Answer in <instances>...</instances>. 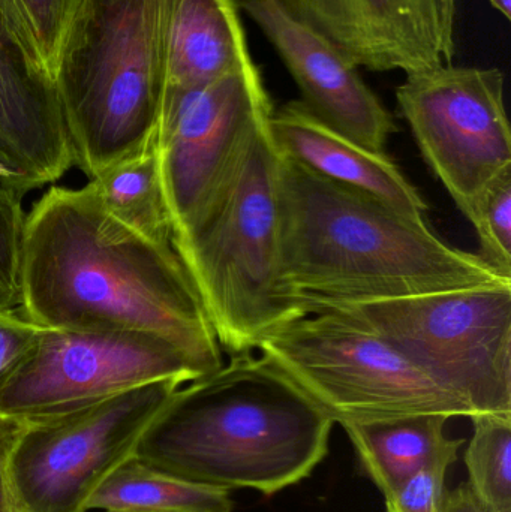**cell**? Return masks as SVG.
<instances>
[{
    "instance_id": "obj_15",
    "label": "cell",
    "mask_w": 511,
    "mask_h": 512,
    "mask_svg": "<svg viewBox=\"0 0 511 512\" xmlns=\"http://www.w3.org/2000/svg\"><path fill=\"white\" fill-rule=\"evenodd\" d=\"M270 135L279 156L366 194L395 209L425 218L428 204L401 168L386 155L374 153L324 125L300 101L273 110Z\"/></svg>"
},
{
    "instance_id": "obj_30",
    "label": "cell",
    "mask_w": 511,
    "mask_h": 512,
    "mask_svg": "<svg viewBox=\"0 0 511 512\" xmlns=\"http://www.w3.org/2000/svg\"><path fill=\"white\" fill-rule=\"evenodd\" d=\"M105 512H171V511H105Z\"/></svg>"
},
{
    "instance_id": "obj_24",
    "label": "cell",
    "mask_w": 511,
    "mask_h": 512,
    "mask_svg": "<svg viewBox=\"0 0 511 512\" xmlns=\"http://www.w3.org/2000/svg\"><path fill=\"white\" fill-rule=\"evenodd\" d=\"M456 460L425 466L384 496L386 512H444L447 471Z\"/></svg>"
},
{
    "instance_id": "obj_17",
    "label": "cell",
    "mask_w": 511,
    "mask_h": 512,
    "mask_svg": "<svg viewBox=\"0 0 511 512\" xmlns=\"http://www.w3.org/2000/svg\"><path fill=\"white\" fill-rule=\"evenodd\" d=\"M450 418L440 414L399 415L342 423L363 474L383 495L437 460H458L464 439L446 435Z\"/></svg>"
},
{
    "instance_id": "obj_14",
    "label": "cell",
    "mask_w": 511,
    "mask_h": 512,
    "mask_svg": "<svg viewBox=\"0 0 511 512\" xmlns=\"http://www.w3.org/2000/svg\"><path fill=\"white\" fill-rule=\"evenodd\" d=\"M75 164L59 98L23 33L0 3V165L27 192Z\"/></svg>"
},
{
    "instance_id": "obj_29",
    "label": "cell",
    "mask_w": 511,
    "mask_h": 512,
    "mask_svg": "<svg viewBox=\"0 0 511 512\" xmlns=\"http://www.w3.org/2000/svg\"><path fill=\"white\" fill-rule=\"evenodd\" d=\"M0 179H9L8 171L0 165Z\"/></svg>"
},
{
    "instance_id": "obj_22",
    "label": "cell",
    "mask_w": 511,
    "mask_h": 512,
    "mask_svg": "<svg viewBox=\"0 0 511 512\" xmlns=\"http://www.w3.org/2000/svg\"><path fill=\"white\" fill-rule=\"evenodd\" d=\"M81 0H0L53 78L60 48Z\"/></svg>"
},
{
    "instance_id": "obj_27",
    "label": "cell",
    "mask_w": 511,
    "mask_h": 512,
    "mask_svg": "<svg viewBox=\"0 0 511 512\" xmlns=\"http://www.w3.org/2000/svg\"><path fill=\"white\" fill-rule=\"evenodd\" d=\"M444 512H483L467 483L447 492Z\"/></svg>"
},
{
    "instance_id": "obj_1",
    "label": "cell",
    "mask_w": 511,
    "mask_h": 512,
    "mask_svg": "<svg viewBox=\"0 0 511 512\" xmlns=\"http://www.w3.org/2000/svg\"><path fill=\"white\" fill-rule=\"evenodd\" d=\"M20 313L41 328L161 337L203 376L224 364V349L174 246L116 221L92 183L53 186L26 215Z\"/></svg>"
},
{
    "instance_id": "obj_25",
    "label": "cell",
    "mask_w": 511,
    "mask_h": 512,
    "mask_svg": "<svg viewBox=\"0 0 511 512\" xmlns=\"http://www.w3.org/2000/svg\"><path fill=\"white\" fill-rule=\"evenodd\" d=\"M41 327L14 312H0V381L35 342Z\"/></svg>"
},
{
    "instance_id": "obj_3",
    "label": "cell",
    "mask_w": 511,
    "mask_h": 512,
    "mask_svg": "<svg viewBox=\"0 0 511 512\" xmlns=\"http://www.w3.org/2000/svg\"><path fill=\"white\" fill-rule=\"evenodd\" d=\"M335 424L272 361L246 352L176 388L134 456L188 483L273 496L311 477Z\"/></svg>"
},
{
    "instance_id": "obj_12",
    "label": "cell",
    "mask_w": 511,
    "mask_h": 512,
    "mask_svg": "<svg viewBox=\"0 0 511 512\" xmlns=\"http://www.w3.org/2000/svg\"><path fill=\"white\" fill-rule=\"evenodd\" d=\"M357 68L405 75L450 65L458 0H272Z\"/></svg>"
},
{
    "instance_id": "obj_26",
    "label": "cell",
    "mask_w": 511,
    "mask_h": 512,
    "mask_svg": "<svg viewBox=\"0 0 511 512\" xmlns=\"http://www.w3.org/2000/svg\"><path fill=\"white\" fill-rule=\"evenodd\" d=\"M23 420L0 415V512H20L12 492L9 459Z\"/></svg>"
},
{
    "instance_id": "obj_11",
    "label": "cell",
    "mask_w": 511,
    "mask_h": 512,
    "mask_svg": "<svg viewBox=\"0 0 511 512\" xmlns=\"http://www.w3.org/2000/svg\"><path fill=\"white\" fill-rule=\"evenodd\" d=\"M272 113L254 59L201 89L162 101L155 143L173 240L221 191Z\"/></svg>"
},
{
    "instance_id": "obj_16",
    "label": "cell",
    "mask_w": 511,
    "mask_h": 512,
    "mask_svg": "<svg viewBox=\"0 0 511 512\" xmlns=\"http://www.w3.org/2000/svg\"><path fill=\"white\" fill-rule=\"evenodd\" d=\"M249 60L236 0H174L164 99L201 89Z\"/></svg>"
},
{
    "instance_id": "obj_6",
    "label": "cell",
    "mask_w": 511,
    "mask_h": 512,
    "mask_svg": "<svg viewBox=\"0 0 511 512\" xmlns=\"http://www.w3.org/2000/svg\"><path fill=\"white\" fill-rule=\"evenodd\" d=\"M297 309L303 315L332 310L368 328L474 414H511V285L302 301Z\"/></svg>"
},
{
    "instance_id": "obj_5",
    "label": "cell",
    "mask_w": 511,
    "mask_h": 512,
    "mask_svg": "<svg viewBox=\"0 0 511 512\" xmlns=\"http://www.w3.org/2000/svg\"><path fill=\"white\" fill-rule=\"evenodd\" d=\"M269 120L194 225L173 240L219 345L231 355L254 352L264 334L303 316L279 279L281 156Z\"/></svg>"
},
{
    "instance_id": "obj_9",
    "label": "cell",
    "mask_w": 511,
    "mask_h": 512,
    "mask_svg": "<svg viewBox=\"0 0 511 512\" xmlns=\"http://www.w3.org/2000/svg\"><path fill=\"white\" fill-rule=\"evenodd\" d=\"M201 376L176 346L152 334L41 328L0 381V415L35 420L153 382L185 385Z\"/></svg>"
},
{
    "instance_id": "obj_28",
    "label": "cell",
    "mask_w": 511,
    "mask_h": 512,
    "mask_svg": "<svg viewBox=\"0 0 511 512\" xmlns=\"http://www.w3.org/2000/svg\"><path fill=\"white\" fill-rule=\"evenodd\" d=\"M506 20H511V0H488Z\"/></svg>"
},
{
    "instance_id": "obj_19",
    "label": "cell",
    "mask_w": 511,
    "mask_h": 512,
    "mask_svg": "<svg viewBox=\"0 0 511 512\" xmlns=\"http://www.w3.org/2000/svg\"><path fill=\"white\" fill-rule=\"evenodd\" d=\"M230 492L200 486L150 468L131 456L96 489L87 510L233 512Z\"/></svg>"
},
{
    "instance_id": "obj_7",
    "label": "cell",
    "mask_w": 511,
    "mask_h": 512,
    "mask_svg": "<svg viewBox=\"0 0 511 512\" xmlns=\"http://www.w3.org/2000/svg\"><path fill=\"white\" fill-rule=\"evenodd\" d=\"M257 349L338 424L399 415H476L386 340L332 310L282 322L264 334Z\"/></svg>"
},
{
    "instance_id": "obj_20",
    "label": "cell",
    "mask_w": 511,
    "mask_h": 512,
    "mask_svg": "<svg viewBox=\"0 0 511 512\" xmlns=\"http://www.w3.org/2000/svg\"><path fill=\"white\" fill-rule=\"evenodd\" d=\"M470 418L473 436L464 457L468 487L483 512H511V414Z\"/></svg>"
},
{
    "instance_id": "obj_21",
    "label": "cell",
    "mask_w": 511,
    "mask_h": 512,
    "mask_svg": "<svg viewBox=\"0 0 511 512\" xmlns=\"http://www.w3.org/2000/svg\"><path fill=\"white\" fill-rule=\"evenodd\" d=\"M468 221L479 237L477 256L511 280V167L489 183Z\"/></svg>"
},
{
    "instance_id": "obj_4",
    "label": "cell",
    "mask_w": 511,
    "mask_h": 512,
    "mask_svg": "<svg viewBox=\"0 0 511 512\" xmlns=\"http://www.w3.org/2000/svg\"><path fill=\"white\" fill-rule=\"evenodd\" d=\"M174 0H81L53 81L75 164L93 179L155 141Z\"/></svg>"
},
{
    "instance_id": "obj_10",
    "label": "cell",
    "mask_w": 511,
    "mask_h": 512,
    "mask_svg": "<svg viewBox=\"0 0 511 512\" xmlns=\"http://www.w3.org/2000/svg\"><path fill=\"white\" fill-rule=\"evenodd\" d=\"M497 68L438 66L405 75L399 113L420 153L465 218L489 183L511 167V132Z\"/></svg>"
},
{
    "instance_id": "obj_8",
    "label": "cell",
    "mask_w": 511,
    "mask_h": 512,
    "mask_svg": "<svg viewBox=\"0 0 511 512\" xmlns=\"http://www.w3.org/2000/svg\"><path fill=\"white\" fill-rule=\"evenodd\" d=\"M182 384L153 382L50 417L23 420L9 459L20 512H87L102 481L129 457Z\"/></svg>"
},
{
    "instance_id": "obj_18",
    "label": "cell",
    "mask_w": 511,
    "mask_h": 512,
    "mask_svg": "<svg viewBox=\"0 0 511 512\" xmlns=\"http://www.w3.org/2000/svg\"><path fill=\"white\" fill-rule=\"evenodd\" d=\"M104 209L140 236L173 246V225L162 183L158 150H146L90 179Z\"/></svg>"
},
{
    "instance_id": "obj_13",
    "label": "cell",
    "mask_w": 511,
    "mask_h": 512,
    "mask_svg": "<svg viewBox=\"0 0 511 512\" xmlns=\"http://www.w3.org/2000/svg\"><path fill=\"white\" fill-rule=\"evenodd\" d=\"M240 5L281 57L311 114L369 152L386 153L398 126L357 66L272 0H243Z\"/></svg>"
},
{
    "instance_id": "obj_23",
    "label": "cell",
    "mask_w": 511,
    "mask_h": 512,
    "mask_svg": "<svg viewBox=\"0 0 511 512\" xmlns=\"http://www.w3.org/2000/svg\"><path fill=\"white\" fill-rule=\"evenodd\" d=\"M26 194L21 186L0 179V312L20 307Z\"/></svg>"
},
{
    "instance_id": "obj_2",
    "label": "cell",
    "mask_w": 511,
    "mask_h": 512,
    "mask_svg": "<svg viewBox=\"0 0 511 512\" xmlns=\"http://www.w3.org/2000/svg\"><path fill=\"white\" fill-rule=\"evenodd\" d=\"M279 279L296 310L302 301L511 285L477 254L447 245L426 218L407 215L282 156Z\"/></svg>"
}]
</instances>
